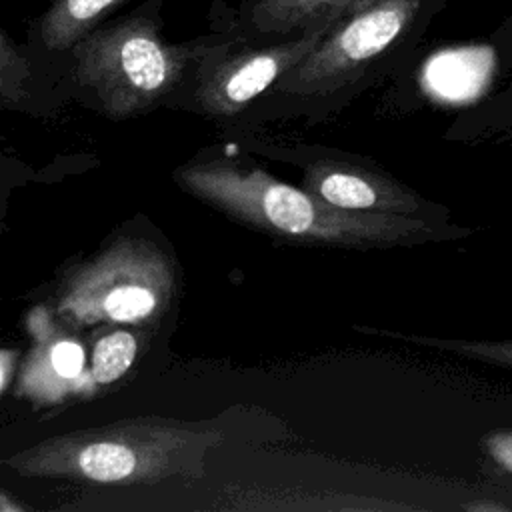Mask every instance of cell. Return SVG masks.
Here are the masks:
<instances>
[{
	"label": "cell",
	"instance_id": "cell-8",
	"mask_svg": "<svg viewBox=\"0 0 512 512\" xmlns=\"http://www.w3.org/2000/svg\"><path fill=\"white\" fill-rule=\"evenodd\" d=\"M372 2L374 0H254L238 12L228 32L240 34L242 40L296 36L330 28L334 22Z\"/></svg>",
	"mask_w": 512,
	"mask_h": 512
},
{
	"label": "cell",
	"instance_id": "cell-16",
	"mask_svg": "<svg viewBox=\"0 0 512 512\" xmlns=\"http://www.w3.org/2000/svg\"><path fill=\"white\" fill-rule=\"evenodd\" d=\"M16 360V356L12 354V350H2L0 352V366H2V378H0V388L2 392L8 388L10 384V372H12V362Z\"/></svg>",
	"mask_w": 512,
	"mask_h": 512
},
{
	"label": "cell",
	"instance_id": "cell-11",
	"mask_svg": "<svg viewBox=\"0 0 512 512\" xmlns=\"http://www.w3.org/2000/svg\"><path fill=\"white\" fill-rule=\"evenodd\" d=\"M136 338L130 332L114 330L102 336L92 350L90 380L92 386H106L122 378L136 358Z\"/></svg>",
	"mask_w": 512,
	"mask_h": 512
},
{
	"label": "cell",
	"instance_id": "cell-15",
	"mask_svg": "<svg viewBox=\"0 0 512 512\" xmlns=\"http://www.w3.org/2000/svg\"><path fill=\"white\" fill-rule=\"evenodd\" d=\"M480 446L494 466L512 476V428H498L484 434Z\"/></svg>",
	"mask_w": 512,
	"mask_h": 512
},
{
	"label": "cell",
	"instance_id": "cell-9",
	"mask_svg": "<svg viewBox=\"0 0 512 512\" xmlns=\"http://www.w3.org/2000/svg\"><path fill=\"white\" fill-rule=\"evenodd\" d=\"M84 368L86 358L82 346L62 336L52 324H46V332L38 336V344L22 366L18 390L34 402H62L82 386Z\"/></svg>",
	"mask_w": 512,
	"mask_h": 512
},
{
	"label": "cell",
	"instance_id": "cell-14",
	"mask_svg": "<svg viewBox=\"0 0 512 512\" xmlns=\"http://www.w3.org/2000/svg\"><path fill=\"white\" fill-rule=\"evenodd\" d=\"M482 122L474 126L472 140H490V142H512V106L482 110Z\"/></svg>",
	"mask_w": 512,
	"mask_h": 512
},
{
	"label": "cell",
	"instance_id": "cell-2",
	"mask_svg": "<svg viewBox=\"0 0 512 512\" xmlns=\"http://www.w3.org/2000/svg\"><path fill=\"white\" fill-rule=\"evenodd\" d=\"M222 440V430L208 422L138 416L44 438L4 464L24 478L100 486L196 480Z\"/></svg>",
	"mask_w": 512,
	"mask_h": 512
},
{
	"label": "cell",
	"instance_id": "cell-13",
	"mask_svg": "<svg viewBox=\"0 0 512 512\" xmlns=\"http://www.w3.org/2000/svg\"><path fill=\"white\" fill-rule=\"evenodd\" d=\"M32 78V68L22 50L12 38L2 32L0 36V96L6 108L18 106L26 96V84Z\"/></svg>",
	"mask_w": 512,
	"mask_h": 512
},
{
	"label": "cell",
	"instance_id": "cell-7",
	"mask_svg": "<svg viewBox=\"0 0 512 512\" xmlns=\"http://www.w3.org/2000/svg\"><path fill=\"white\" fill-rule=\"evenodd\" d=\"M304 188L318 198L356 212L398 214L430 222H450V210L434 204L388 174L344 162L318 160L304 170Z\"/></svg>",
	"mask_w": 512,
	"mask_h": 512
},
{
	"label": "cell",
	"instance_id": "cell-3",
	"mask_svg": "<svg viewBox=\"0 0 512 512\" xmlns=\"http://www.w3.org/2000/svg\"><path fill=\"white\" fill-rule=\"evenodd\" d=\"M110 20L72 50L74 80L112 118L142 114L170 96L196 70L214 38L170 44L160 34L158 4Z\"/></svg>",
	"mask_w": 512,
	"mask_h": 512
},
{
	"label": "cell",
	"instance_id": "cell-6",
	"mask_svg": "<svg viewBox=\"0 0 512 512\" xmlns=\"http://www.w3.org/2000/svg\"><path fill=\"white\" fill-rule=\"evenodd\" d=\"M326 32L310 30L258 46H238L232 36L214 38L194 70L196 106L214 116L240 112L300 64Z\"/></svg>",
	"mask_w": 512,
	"mask_h": 512
},
{
	"label": "cell",
	"instance_id": "cell-10",
	"mask_svg": "<svg viewBox=\"0 0 512 512\" xmlns=\"http://www.w3.org/2000/svg\"><path fill=\"white\" fill-rule=\"evenodd\" d=\"M132 2L134 0H50L40 18V38L50 50L70 52L82 38Z\"/></svg>",
	"mask_w": 512,
	"mask_h": 512
},
{
	"label": "cell",
	"instance_id": "cell-5",
	"mask_svg": "<svg viewBox=\"0 0 512 512\" xmlns=\"http://www.w3.org/2000/svg\"><path fill=\"white\" fill-rule=\"evenodd\" d=\"M422 0H374L334 22L314 50L274 88L290 96L330 94L368 70L410 28Z\"/></svg>",
	"mask_w": 512,
	"mask_h": 512
},
{
	"label": "cell",
	"instance_id": "cell-12",
	"mask_svg": "<svg viewBox=\"0 0 512 512\" xmlns=\"http://www.w3.org/2000/svg\"><path fill=\"white\" fill-rule=\"evenodd\" d=\"M388 334L414 344L430 346L462 358L484 362L496 368L512 370V340H466V338H438V336H414V334H392V332Z\"/></svg>",
	"mask_w": 512,
	"mask_h": 512
},
{
	"label": "cell",
	"instance_id": "cell-1",
	"mask_svg": "<svg viewBox=\"0 0 512 512\" xmlns=\"http://www.w3.org/2000/svg\"><path fill=\"white\" fill-rule=\"evenodd\" d=\"M174 178L188 194L228 218L288 242L368 250L460 240L474 232L454 222L344 210L260 168L226 160L190 162Z\"/></svg>",
	"mask_w": 512,
	"mask_h": 512
},
{
	"label": "cell",
	"instance_id": "cell-4",
	"mask_svg": "<svg viewBox=\"0 0 512 512\" xmlns=\"http://www.w3.org/2000/svg\"><path fill=\"white\" fill-rule=\"evenodd\" d=\"M176 264L148 238H116L66 274L56 312L72 324H152L176 294Z\"/></svg>",
	"mask_w": 512,
	"mask_h": 512
}]
</instances>
